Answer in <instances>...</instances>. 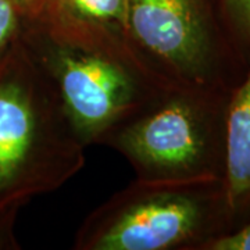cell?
<instances>
[{
	"label": "cell",
	"mask_w": 250,
	"mask_h": 250,
	"mask_svg": "<svg viewBox=\"0 0 250 250\" xmlns=\"http://www.w3.org/2000/svg\"><path fill=\"white\" fill-rule=\"evenodd\" d=\"M203 249L208 250H250V223L235 229L225 232L214 239L208 241Z\"/></svg>",
	"instance_id": "30bf717a"
},
{
	"label": "cell",
	"mask_w": 250,
	"mask_h": 250,
	"mask_svg": "<svg viewBox=\"0 0 250 250\" xmlns=\"http://www.w3.org/2000/svg\"><path fill=\"white\" fill-rule=\"evenodd\" d=\"M50 0H11V3L22 14L24 20L38 17Z\"/></svg>",
	"instance_id": "8fae6325"
},
{
	"label": "cell",
	"mask_w": 250,
	"mask_h": 250,
	"mask_svg": "<svg viewBox=\"0 0 250 250\" xmlns=\"http://www.w3.org/2000/svg\"><path fill=\"white\" fill-rule=\"evenodd\" d=\"M21 43L50 81L85 146L103 145L120 126L172 88L128 36L24 20Z\"/></svg>",
	"instance_id": "6da1fadb"
},
{
	"label": "cell",
	"mask_w": 250,
	"mask_h": 250,
	"mask_svg": "<svg viewBox=\"0 0 250 250\" xmlns=\"http://www.w3.org/2000/svg\"><path fill=\"white\" fill-rule=\"evenodd\" d=\"M223 182L231 214H236L250 203V60L225 107Z\"/></svg>",
	"instance_id": "8992f818"
},
{
	"label": "cell",
	"mask_w": 250,
	"mask_h": 250,
	"mask_svg": "<svg viewBox=\"0 0 250 250\" xmlns=\"http://www.w3.org/2000/svg\"><path fill=\"white\" fill-rule=\"evenodd\" d=\"M128 41L172 86L220 92L223 36L206 0H129Z\"/></svg>",
	"instance_id": "5b68a950"
},
{
	"label": "cell",
	"mask_w": 250,
	"mask_h": 250,
	"mask_svg": "<svg viewBox=\"0 0 250 250\" xmlns=\"http://www.w3.org/2000/svg\"><path fill=\"white\" fill-rule=\"evenodd\" d=\"M227 102L217 90L172 86L103 145L129 163L136 179H223Z\"/></svg>",
	"instance_id": "277c9868"
},
{
	"label": "cell",
	"mask_w": 250,
	"mask_h": 250,
	"mask_svg": "<svg viewBox=\"0 0 250 250\" xmlns=\"http://www.w3.org/2000/svg\"><path fill=\"white\" fill-rule=\"evenodd\" d=\"M128 11L129 0H50L35 18L53 27L128 36Z\"/></svg>",
	"instance_id": "52a82bcc"
},
{
	"label": "cell",
	"mask_w": 250,
	"mask_h": 250,
	"mask_svg": "<svg viewBox=\"0 0 250 250\" xmlns=\"http://www.w3.org/2000/svg\"><path fill=\"white\" fill-rule=\"evenodd\" d=\"M24 17L11 0H0V62L20 45Z\"/></svg>",
	"instance_id": "ba28073f"
},
{
	"label": "cell",
	"mask_w": 250,
	"mask_h": 250,
	"mask_svg": "<svg viewBox=\"0 0 250 250\" xmlns=\"http://www.w3.org/2000/svg\"><path fill=\"white\" fill-rule=\"evenodd\" d=\"M232 35L250 47V0H221Z\"/></svg>",
	"instance_id": "9c48e42d"
},
{
	"label": "cell",
	"mask_w": 250,
	"mask_h": 250,
	"mask_svg": "<svg viewBox=\"0 0 250 250\" xmlns=\"http://www.w3.org/2000/svg\"><path fill=\"white\" fill-rule=\"evenodd\" d=\"M85 147L20 42L0 62V211L65 185L83 168Z\"/></svg>",
	"instance_id": "7a4b0ae2"
},
{
	"label": "cell",
	"mask_w": 250,
	"mask_h": 250,
	"mask_svg": "<svg viewBox=\"0 0 250 250\" xmlns=\"http://www.w3.org/2000/svg\"><path fill=\"white\" fill-rule=\"evenodd\" d=\"M220 211L231 210L223 179H136L82 221L75 250H178L214 239ZM232 215V214H231Z\"/></svg>",
	"instance_id": "3957f363"
}]
</instances>
